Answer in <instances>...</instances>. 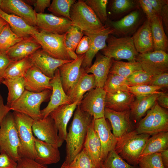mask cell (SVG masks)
Here are the masks:
<instances>
[{
  "label": "cell",
  "instance_id": "obj_4",
  "mask_svg": "<svg viewBox=\"0 0 168 168\" xmlns=\"http://www.w3.org/2000/svg\"><path fill=\"white\" fill-rule=\"evenodd\" d=\"M52 90H46L40 92H34L25 90L19 98L10 107L14 111L24 114L34 120L41 118L40 106L50 98Z\"/></svg>",
  "mask_w": 168,
  "mask_h": 168
},
{
  "label": "cell",
  "instance_id": "obj_8",
  "mask_svg": "<svg viewBox=\"0 0 168 168\" xmlns=\"http://www.w3.org/2000/svg\"><path fill=\"white\" fill-rule=\"evenodd\" d=\"M70 20L72 26L83 31H89L100 29L104 26L91 9L84 1L79 0L71 6Z\"/></svg>",
  "mask_w": 168,
  "mask_h": 168
},
{
  "label": "cell",
  "instance_id": "obj_6",
  "mask_svg": "<svg viewBox=\"0 0 168 168\" xmlns=\"http://www.w3.org/2000/svg\"><path fill=\"white\" fill-rule=\"evenodd\" d=\"M67 32L58 34L39 30L31 36L42 49L51 56L59 59L72 60H73L69 55L65 44Z\"/></svg>",
  "mask_w": 168,
  "mask_h": 168
},
{
  "label": "cell",
  "instance_id": "obj_44",
  "mask_svg": "<svg viewBox=\"0 0 168 168\" xmlns=\"http://www.w3.org/2000/svg\"><path fill=\"white\" fill-rule=\"evenodd\" d=\"M139 168H165L161 153H155L141 157L138 162Z\"/></svg>",
  "mask_w": 168,
  "mask_h": 168
},
{
  "label": "cell",
  "instance_id": "obj_39",
  "mask_svg": "<svg viewBox=\"0 0 168 168\" xmlns=\"http://www.w3.org/2000/svg\"><path fill=\"white\" fill-rule=\"evenodd\" d=\"M128 86L126 78L109 73L103 88L106 93H114L119 91H128Z\"/></svg>",
  "mask_w": 168,
  "mask_h": 168
},
{
  "label": "cell",
  "instance_id": "obj_51",
  "mask_svg": "<svg viewBox=\"0 0 168 168\" xmlns=\"http://www.w3.org/2000/svg\"><path fill=\"white\" fill-rule=\"evenodd\" d=\"M16 168H48L46 165L40 164L35 160L20 157L17 161Z\"/></svg>",
  "mask_w": 168,
  "mask_h": 168
},
{
  "label": "cell",
  "instance_id": "obj_5",
  "mask_svg": "<svg viewBox=\"0 0 168 168\" xmlns=\"http://www.w3.org/2000/svg\"><path fill=\"white\" fill-rule=\"evenodd\" d=\"M106 47L101 50L102 54L116 60L125 59L128 62L136 61L138 54L132 37H117L110 35L107 38Z\"/></svg>",
  "mask_w": 168,
  "mask_h": 168
},
{
  "label": "cell",
  "instance_id": "obj_37",
  "mask_svg": "<svg viewBox=\"0 0 168 168\" xmlns=\"http://www.w3.org/2000/svg\"><path fill=\"white\" fill-rule=\"evenodd\" d=\"M143 70L138 62H124L113 60L109 73L117 74L127 78L136 71Z\"/></svg>",
  "mask_w": 168,
  "mask_h": 168
},
{
  "label": "cell",
  "instance_id": "obj_47",
  "mask_svg": "<svg viewBox=\"0 0 168 168\" xmlns=\"http://www.w3.org/2000/svg\"><path fill=\"white\" fill-rule=\"evenodd\" d=\"M152 75L143 70L134 72L127 78L128 86L148 85Z\"/></svg>",
  "mask_w": 168,
  "mask_h": 168
},
{
  "label": "cell",
  "instance_id": "obj_15",
  "mask_svg": "<svg viewBox=\"0 0 168 168\" xmlns=\"http://www.w3.org/2000/svg\"><path fill=\"white\" fill-rule=\"evenodd\" d=\"M50 84L52 87L51 95L47 105L41 110L42 119L47 117L54 110L59 106L71 104L62 86L58 68L55 71L54 77L50 81Z\"/></svg>",
  "mask_w": 168,
  "mask_h": 168
},
{
  "label": "cell",
  "instance_id": "obj_60",
  "mask_svg": "<svg viewBox=\"0 0 168 168\" xmlns=\"http://www.w3.org/2000/svg\"><path fill=\"white\" fill-rule=\"evenodd\" d=\"M156 101L159 106L165 109L168 108V94L164 92L161 93L157 98Z\"/></svg>",
  "mask_w": 168,
  "mask_h": 168
},
{
  "label": "cell",
  "instance_id": "obj_26",
  "mask_svg": "<svg viewBox=\"0 0 168 168\" xmlns=\"http://www.w3.org/2000/svg\"><path fill=\"white\" fill-rule=\"evenodd\" d=\"M0 17L7 22L15 34L24 39L31 36L39 31L37 27L29 24L18 16L5 12L0 8Z\"/></svg>",
  "mask_w": 168,
  "mask_h": 168
},
{
  "label": "cell",
  "instance_id": "obj_20",
  "mask_svg": "<svg viewBox=\"0 0 168 168\" xmlns=\"http://www.w3.org/2000/svg\"><path fill=\"white\" fill-rule=\"evenodd\" d=\"M80 101L60 105L49 114L54 121L59 137L64 141H65L67 135L68 123Z\"/></svg>",
  "mask_w": 168,
  "mask_h": 168
},
{
  "label": "cell",
  "instance_id": "obj_35",
  "mask_svg": "<svg viewBox=\"0 0 168 168\" xmlns=\"http://www.w3.org/2000/svg\"><path fill=\"white\" fill-rule=\"evenodd\" d=\"M2 83L7 87L8 93L7 105H11L21 96L25 90L23 78L4 79Z\"/></svg>",
  "mask_w": 168,
  "mask_h": 168
},
{
  "label": "cell",
  "instance_id": "obj_29",
  "mask_svg": "<svg viewBox=\"0 0 168 168\" xmlns=\"http://www.w3.org/2000/svg\"><path fill=\"white\" fill-rule=\"evenodd\" d=\"M141 18L139 11L134 10L120 20L109 21L112 28L114 30L116 33L124 36H126L132 33L137 27Z\"/></svg>",
  "mask_w": 168,
  "mask_h": 168
},
{
  "label": "cell",
  "instance_id": "obj_41",
  "mask_svg": "<svg viewBox=\"0 0 168 168\" xmlns=\"http://www.w3.org/2000/svg\"><path fill=\"white\" fill-rule=\"evenodd\" d=\"M76 1L75 0H53L48 10L70 20V9Z\"/></svg>",
  "mask_w": 168,
  "mask_h": 168
},
{
  "label": "cell",
  "instance_id": "obj_25",
  "mask_svg": "<svg viewBox=\"0 0 168 168\" xmlns=\"http://www.w3.org/2000/svg\"><path fill=\"white\" fill-rule=\"evenodd\" d=\"M135 47L139 54L154 51L150 19L147 18L132 37Z\"/></svg>",
  "mask_w": 168,
  "mask_h": 168
},
{
  "label": "cell",
  "instance_id": "obj_18",
  "mask_svg": "<svg viewBox=\"0 0 168 168\" xmlns=\"http://www.w3.org/2000/svg\"><path fill=\"white\" fill-rule=\"evenodd\" d=\"M0 8L5 12L21 18L29 24L36 26V13L33 8L21 0H2Z\"/></svg>",
  "mask_w": 168,
  "mask_h": 168
},
{
  "label": "cell",
  "instance_id": "obj_38",
  "mask_svg": "<svg viewBox=\"0 0 168 168\" xmlns=\"http://www.w3.org/2000/svg\"><path fill=\"white\" fill-rule=\"evenodd\" d=\"M83 31L78 27L72 26L67 32L65 44L68 53L72 60L76 59L78 55L75 50L83 36Z\"/></svg>",
  "mask_w": 168,
  "mask_h": 168
},
{
  "label": "cell",
  "instance_id": "obj_32",
  "mask_svg": "<svg viewBox=\"0 0 168 168\" xmlns=\"http://www.w3.org/2000/svg\"><path fill=\"white\" fill-rule=\"evenodd\" d=\"M150 21L154 51H162L167 53L168 40L160 16L156 15Z\"/></svg>",
  "mask_w": 168,
  "mask_h": 168
},
{
  "label": "cell",
  "instance_id": "obj_22",
  "mask_svg": "<svg viewBox=\"0 0 168 168\" xmlns=\"http://www.w3.org/2000/svg\"><path fill=\"white\" fill-rule=\"evenodd\" d=\"M94 63L86 69V73L93 74L95 78L96 87L103 88L111 67L113 59L98 53Z\"/></svg>",
  "mask_w": 168,
  "mask_h": 168
},
{
  "label": "cell",
  "instance_id": "obj_24",
  "mask_svg": "<svg viewBox=\"0 0 168 168\" xmlns=\"http://www.w3.org/2000/svg\"><path fill=\"white\" fill-rule=\"evenodd\" d=\"M94 121L88 128L83 148L91 158L94 168H101L103 163L101 157V145L94 128Z\"/></svg>",
  "mask_w": 168,
  "mask_h": 168
},
{
  "label": "cell",
  "instance_id": "obj_31",
  "mask_svg": "<svg viewBox=\"0 0 168 168\" xmlns=\"http://www.w3.org/2000/svg\"><path fill=\"white\" fill-rule=\"evenodd\" d=\"M95 87L94 75L86 73L83 69L79 80L68 95L71 103L81 101L86 92Z\"/></svg>",
  "mask_w": 168,
  "mask_h": 168
},
{
  "label": "cell",
  "instance_id": "obj_17",
  "mask_svg": "<svg viewBox=\"0 0 168 168\" xmlns=\"http://www.w3.org/2000/svg\"><path fill=\"white\" fill-rule=\"evenodd\" d=\"M93 126L101 145V160L103 163L109 152L114 149L118 139L112 133L105 117L94 119Z\"/></svg>",
  "mask_w": 168,
  "mask_h": 168
},
{
  "label": "cell",
  "instance_id": "obj_58",
  "mask_svg": "<svg viewBox=\"0 0 168 168\" xmlns=\"http://www.w3.org/2000/svg\"><path fill=\"white\" fill-rule=\"evenodd\" d=\"M151 3L157 15H160L163 7L168 3L167 0H148Z\"/></svg>",
  "mask_w": 168,
  "mask_h": 168
},
{
  "label": "cell",
  "instance_id": "obj_16",
  "mask_svg": "<svg viewBox=\"0 0 168 168\" xmlns=\"http://www.w3.org/2000/svg\"><path fill=\"white\" fill-rule=\"evenodd\" d=\"M104 117L110 121L113 134L118 139L134 129L130 118V110L117 112L105 107Z\"/></svg>",
  "mask_w": 168,
  "mask_h": 168
},
{
  "label": "cell",
  "instance_id": "obj_19",
  "mask_svg": "<svg viewBox=\"0 0 168 168\" xmlns=\"http://www.w3.org/2000/svg\"><path fill=\"white\" fill-rule=\"evenodd\" d=\"M34 66L47 76L53 78L56 70L63 64L72 61L55 58L40 49L29 56Z\"/></svg>",
  "mask_w": 168,
  "mask_h": 168
},
{
  "label": "cell",
  "instance_id": "obj_62",
  "mask_svg": "<svg viewBox=\"0 0 168 168\" xmlns=\"http://www.w3.org/2000/svg\"><path fill=\"white\" fill-rule=\"evenodd\" d=\"M7 24L6 21L0 17V32Z\"/></svg>",
  "mask_w": 168,
  "mask_h": 168
},
{
  "label": "cell",
  "instance_id": "obj_11",
  "mask_svg": "<svg viewBox=\"0 0 168 168\" xmlns=\"http://www.w3.org/2000/svg\"><path fill=\"white\" fill-rule=\"evenodd\" d=\"M106 92L103 88L96 87L88 91L79 104L81 109L94 119L104 117Z\"/></svg>",
  "mask_w": 168,
  "mask_h": 168
},
{
  "label": "cell",
  "instance_id": "obj_42",
  "mask_svg": "<svg viewBox=\"0 0 168 168\" xmlns=\"http://www.w3.org/2000/svg\"><path fill=\"white\" fill-rule=\"evenodd\" d=\"M101 168H139L131 165L123 159L114 149L110 151L103 162Z\"/></svg>",
  "mask_w": 168,
  "mask_h": 168
},
{
  "label": "cell",
  "instance_id": "obj_46",
  "mask_svg": "<svg viewBox=\"0 0 168 168\" xmlns=\"http://www.w3.org/2000/svg\"><path fill=\"white\" fill-rule=\"evenodd\" d=\"M155 113V107L149 110L144 118L138 123L134 129L138 134L147 133L150 135L153 124Z\"/></svg>",
  "mask_w": 168,
  "mask_h": 168
},
{
  "label": "cell",
  "instance_id": "obj_27",
  "mask_svg": "<svg viewBox=\"0 0 168 168\" xmlns=\"http://www.w3.org/2000/svg\"><path fill=\"white\" fill-rule=\"evenodd\" d=\"M41 46L32 37L25 38L6 50L8 57L13 61L29 56Z\"/></svg>",
  "mask_w": 168,
  "mask_h": 168
},
{
  "label": "cell",
  "instance_id": "obj_14",
  "mask_svg": "<svg viewBox=\"0 0 168 168\" xmlns=\"http://www.w3.org/2000/svg\"><path fill=\"white\" fill-rule=\"evenodd\" d=\"M71 21L51 14L36 13V27L40 30L58 34L66 33L72 26Z\"/></svg>",
  "mask_w": 168,
  "mask_h": 168
},
{
  "label": "cell",
  "instance_id": "obj_2",
  "mask_svg": "<svg viewBox=\"0 0 168 168\" xmlns=\"http://www.w3.org/2000/svg\"><path fill=\"white\" fill-rule=\"evenodd\" d=\"M150 135L138 133L135 129L118 139L114 150L129 165L138 166L139 160Z\"/></svg>",
  "mask_w": 168,
  "mask_h": 168
},
{
  "label": "cell",
  "instance_id": "obj_23",
  "mask_svg": "<svg viewBox=\"0 0 168 168\" xmlns=\"http://www.w3.org/2000/svg\"><path fill=\"white\" fill-rule=\"evenodd\" d=\"M34 140L36 153L35 161L40 164L46 166L59 161L60 156L58 148L35 137Z\"/></svg>",
  "mask_w": 168,
  "mask_h": 168
},
{
  "label": "cell",
  "instance_id": "obj_55",
  "mask_svg": "<svg viewBox=\"0 0 168 168\" xmlns=\"http://www.w3.org/2000/svg\"><path fill=\"white\" fill-rule=\"evenodd\" d=\"M138 2L147 18L151 19L157 15L152 6L148 0H139Z\"/></svg>",
  "mask_w": 168,
  "mask_h": 168
},
{
  "label": "cell",
  "instance_id": "obj_63",
  "mask_svg": "<svg viewBox=\"0 0 168 168\" xmlns=\"http://www.w3.org/2000/svg\"><path fill=\"white\" fill-rule=\"evenodd\" d=\"M67 164L65 161L63 163L60 168H67Z\"/></svg>",
  "mask_w": 168,
  "mask_h": 168
},
{
  "label": "cell",
  "instance_id": "obj_30",
  "mask_svg": "<svg viewBox=\"0 0 168 168\" xmlns=\"http://www.w3.org/2000/svg\"><path fill=\"white\" fill-rule=\"evenodd\" d=\"M162 92L137 98L134 100L130 108L131 120H133L134 122H138L154 105L157 98Z\"/></svg>",
  "mask_w": 168,
  "mask_h": 168
},
{
  "label": "cell",
  "instance_id": "obj_64",
  "mask_svg": "<svg viewBox=\"0 0 168 168\" xmlns=\"http://www.w3.org/2000/svg\"><path fill=\"white\" fill-rule=\"evenodd\" d=\"M2 2V0H0V7L1 6Z\"/></svg>",
  "mask_w": 168,
  "mask_h": 168
},
{
  "label": "cell",
  "instance_id": "obj_21",
  "mask_svg": "<svg viewBox=\"0 0 168 168\" xmlns=\"http://www.w3.org/2000/svg\"><path fill=\"white\" fill-rule=\"evenodd\" d=\"M25 90L34 92H40L46 90H52L49 77L35 66L28 70L23 77Z\"/></svg>",
  "mask_w": 168,
  "mask_h": 168
},
{
  "label": "cell",
  "instance_id": "obj_40",
  "mask_svg": "<svg viewBox=\"0 0 168 168\" xmlns=\"http://www.w3.org/2000/svg\"><path fill=\"white\" fill-rule=\"evenodd\" d=\"M23 39L15 34L7 23L0 32V50L7 49Z\"/></svg>",
  "mask_w": 168,
  "mask_h": 168
},
{
  "label": "cell",
  "instance_id": "obj_3",
  "mask_svg": "<svg viewBox=\"0 0 168 168\" xmlns=\"http://www.w3.org/2000/svg\"><path fill=\"white\" fill-rule=\"evenodd\" d=\"M12 113L20 141L18 154L20 157L35 160L36 153L32 128L34 120L19 112L13 111Z\"/></svg>",
  "mask_w": 168,
  "mask_h": 168
},
{
  "label": "cell",
  "instance_id": "obj_53",
  "mask_svg": "<svg viewBox=\"0 0 168 168\" xmlns=\"http://www.w3.org/2000/svg\"><path fill=\"white\" fill-rule=\"evenodd\" d=\"M0 168H16L17 162L4 151H0Z\"/></svg>",
  "mask_w": 168,
  "mask_h": 168
},
{
  "label": "cell",
  "instance_id": "obj_50",
  "mask_svg": "<svg viewBox=\"0 0 168 168\" xmlns=\"http://www.w3.org/2000/svg\"><path fill=\"white\" fill-rule=\"evenodd\" d=\"M6 50H0V85L4 79L5 71L8 66L12 62L8 56Z\"/></svg>",
  "mask_w": 168,
  "mask_h": 168
},
{
  "label": "cell",
  "instance_id": "obj_13",
  "mask_svg": "<svg viewBox=\"0 0 168 168\" xmlns=\"http://www.w3.org/2000/svg\"><path fill=\"white\" fill-rule=\"evenodd\" d=\"M85 54L78 55L77 58L66 63L58 68L61 83L68 96L79 80L83 69L82 64Z\"/></svg>",
  "mask_w": 168,
  "mask_h": 168
},
{
  "label": "cell",
  "instance_id": "obj_59",
  "mask_svg": "<svg viewBox=\"0 0 168 168\" xmlns=\"http://www.w3.org/2000/svg\"><path fill=\"white\" fill-rule=\"evenodd\" d=\"M160 16L161 17L164 30L166 33L168 31V3L162 7Z\"/></svg>",
  "mask_w": 168,
  "mask_h": 168
},
{
  "label": "cell",
  "instance_id": "obj_9",
  "mask_svg": "<svg viewBox=\"0 0 168 168\" xmlns=\"http://www.w3.org/2000/svg\"><path fill=\"white\" fill-rule=\"evenodd\" d=\"M114 32V30L113 29L105 26L100 29L83 31L84 35L90 38V44L88 51L85 54L82 68L86 70L91 66L94 58L99 51L106 47L107 38Z\"/></svg>",
  "mask_w": 168,
  "mask_h": 168
},
{
  "label": "cell",
  "instance_id": "obj_36",
  "mask_svg": "<svg viewBox=\"0 0 168 168\" xmlns=\"http://www.w3.org/2000/svg\"><path fill=\"white\" fill-rule=\"evenodd\" d=\"M154 120L150 135L161 132H168V112L166 109L161 107L157 101L154 105Z\"/></svg>",
  "mask_w": 168,
  "mask_h": 168
},
{
  "label": "cell",
  "instance_id": "obj_57",
  "mask_svg": "<svg viewBox=\"0 0 168 168\" xmlns=\"http://www.w3.org/2000/svg\"><path fill=\"white\" fill-rule=\"evenodd\" d=\"M12 110L11 108L5 105L2 96L0 91V125L7 114Z\"/></svg>",
  "mask_w": 168,
  "mask_h": 168
},
{
  "label": "cell",
  "instance_id": "obj_1",
  "mask_svg": "<svg viewBox=\"0 0 168 168\" xmlns=\"http://www.w3.org/2000/svg\"><path fill=\"white\" fill-rule=\"evenodd\" d=\"M94 119L90 115L82 111L78 105L65 140L66 156L64 161L67 165L71 162L83 148L88 128Z\"/></svg>",
  "mask_w": 168,
  "mask_h": 168
},
{
  "label": "cell",
  "instance_id": "obj_61",
  "mask_svg": "<svg viewBox=\"0 0 168 168\" xmlns=\"http://www.w3.org/2000/svg\"><path fill=\"white\" fill-rule=\"evenodd\" d=\"M162 163L165 168H168V149L161 153Z\"/></svg>",
  "mask_w": 168,
  "mask_h": 168
},
{
  "label": "cell",
  "instance_id": "obj_49",
  "mask_svg": "<svg viewBox=\"0 0 168 168\" xmlns=\"http://www.w3.org/2000/svg\"><path fill=\"white\" fill-rule=\"evenodd\" d=\"M136 6L134 1L132 0H114L111 4V10L115 14H120L128 11Z\"/></svg>",
  "mask_w": 168,
  "mask_h": 168
},
{
  "label": "cell",
  "instance_id": "obj_10",
  "mask_svg": "<svg viewBox=\"0 0 168 168\" xmlns=\"http://www.w3.org/2000/svg\"><path fill=\"white\" fill-rule=\"evenodd\" d=\"M136 61L144 71L152 76L168 72V54L163 51L138 54Z\"/></svg>",
  "mask_w": 168,
  "mask_h": 168
},
{
  "label": "cell",
  "instance_id": "obj_45",
  "mask_svg": "<svg viewBox=\"0 0 168 168\" xmlns=\"http://www.w3.org/2000/svg\"><path fill=\"white\" fill-rule=\"evenodd\" d=\"M162 88L160 87L149 85H140L128 86L127 90L136 98H139L160 93L161 91H159Z\"/></svg>",
  "mask_w": 168,
  "mask_h": 168
},
{
  "label": "cell",
  "instance_id": "obj_56",
  "mask_svg": "<svg viewBox=\"0 0 168 168\" xmlns=\"http://www.w3.org/2000/svg\"><path fill=\"white\" fill-rule=\"evenodd\" d=\"M90 44L89 37L85 35L83 36L75 50L76 54L78 55L85 54L89 49Z\"/></svg>",
  "mask_w": 168,
  "mask_h": 168
},
{
  "label": "cell",
  "instance_id": "obj_12",
  "mask_svg": "<svg viewBox=\"0 0 168 168\" xmlns=\"http://www.w3.org/2000/svg\"><path fill=\"white\" fill-rule=\"evenodd\" d=\"M32 128L37 138L58 148L60 147L64 142L59 137L58 129L50 115L46 118L34 120Z\"/></svg>",
  "mask_w": 168,
  "mask_h": 168
},
{
  "label": "cell",
  "instance_id": "obj_33",
  "mask_svg": "<svg viewBox=\"0 0 168 168\" xmlns=\"http://www.w3.org/2000/svg\"><path fill=\"white\" fill-rule=\"evenodd\" d=\"M167 149L168 132L159 133L149 138L140 157L153 153H161Z\"/></svg>",
  "mask_w": 168,
  "mask_h": 168
},
{
  "label": "cell",
  "instance_id": "obj_54",
  "mask_svg": "<svg viewBox=\"0 0 168 168\" xmlns=\"http://www.w3.org/2000/svg\"><path fill=\"white\" fill-rule=\"evenodd\" d=\"M26 1L34 6V9L36 13L37 14L44 13L45 9L48 8L51 4L50 0H31Z\"/></svg>",
  "mask_w": 168,
  "mask_h": 168
},
{
  "label": "cell",
  "instance_id": "obj_52",
  "mask_svg": "<svg viewBox=\"0 0 168 168\" xmlns=\"http://www.w3.org/2000/svg\"><path fill=\"white\" fill-rule=\"evenodd\" d=\"M149 85L160 87L161 88L168 86V72H166L152 76Z\"/></svg>",
  "mask_w": 168,
  "mask_h": 168
},
{
  "label": "cell",
  "instance_id": "obj_48",
  "mask_svg": "<svg viewBox=\"0 0 168 168\" xmlns=\"http://www.w3.org/2000/svg\"><path fill=\"white\" fill-rule=\"evenodd\" d=\"M67 168H95L91 158L84 148L69 164L67 165Z\"/></svg>",
  "mask_w": 168,
  "mask_h": 168
},
{
  "label": "cell",
  "instance_id": "obj_34",
  "mask_svg": "<svg viewBox=\"0 0 168 168\" xmlns=\"http://www.w3.org/2000/svg\"><path fill=\"white\" fill-rule=\"evenodd\" d=\"M34 66L29 56L14 61L6 69L4 79H15L23 78L28 70Z\"/></svg>",
  "mask_w": 168,
  "mask_h": 168
},
{
  "label": "cell",
  "instance_id": "obj_7",
  "mask_svg": "<svg viewBox=\"0 0 168 168\" xmlns=\"http://www.w3.org/2000/svg\"><path fill=\"white\" fill-rule=\"evenodd\" d=\"M20 141L12 113L9 112L0 125V151H5L17 162Z\"/></svg>",
  "mask_w": 168,
  "mask_h": 168
},
{
  "label": "cell",
  "instance_id": "obj_43",
  "mask_svg": "<svg viewBox=\"0 0 168 168\" xmlns=\"http://www.w3.org/2000/svg\"><path fill=\"white\" fill-rule=\"evenodd\" d=\"M103 24L107 20V0H86L84 1Z\"/></svg>",
  "mask_w": 168,
  "mask_h": 168
},
{
  "label": "cell",
  "instance_id": "obj_28",
  "mask_svg": "<svg viewBox=\"0 0 168 168\" xmlns=\"http://www.w3.org/2000/svg\"><path fill=\"white\" fill-rule=\"evenodd\" d=\"M134 97L128 91H119L114 93H106L105 107L117 112L130 110Z\"/></svg>",
  "mask_w": 168,
  "mask_h": 168
}]
</instances>
